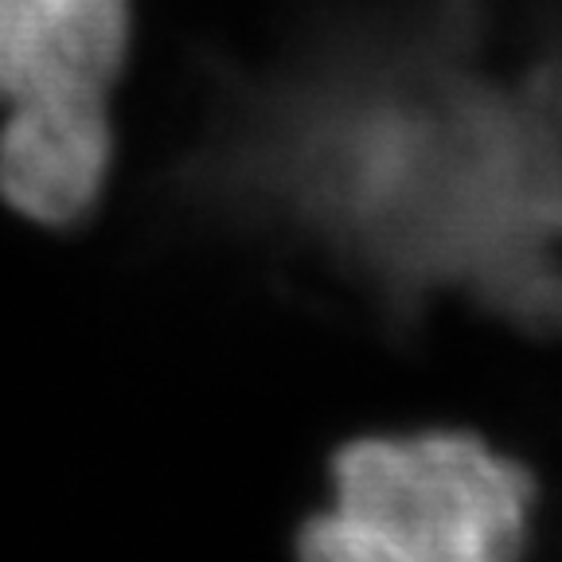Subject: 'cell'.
Segmentation results:
<instances>
[{"instance_id": "6da1fadb", "label": "cell", "mask_w": 562, "mask_h": 562, "mask_svg": "<svg viewBox=\"0 0 562 562\" xmlns=\"http://www.w3.org/2000/svg\"><path fill=\"white\" fill-rule=\"evenodd\" d=\"M207 215L411 325L438 301L562 336V24L403 0L215 70L180 165Z\"/></svg>"}, {"instance_id": "7a4b0ae2", "label": "cell", "mask_w": 562, "mask_h": 562, "mask_svg": "<svg viewBox=\"0 0 562 562\" xmlns=\"http://www.w3.org/2000/svg\"><path fill=\"white\" fill-rule=\"evenodd\" d=\"M536 473L469 430H379L328 461L325 501L305 516L297 562H524Z\"/></svg>"}, {"instance_id": "3957f363", "label": "cell", "mask_w": 562, "mask_h": 562, "mask_svg": "<svg viewBox=\"0 0 562 562\" xmlns=\"http://www.w3.org/2000/svg\"><path fill=\"white\" fill-rule=\"evenodd\" d=\"M130 40L133 0H0V102L110 105Z\"/></svg>"}, {"instance_id": "277c9868", "label": "cell", "mask_w": 562, "mask_h": 562, "mask_svg": "<svg viewBox=\"0 0 562 562\" xmlns=\"http://www.w3.org/2000/svg\"><path fill=\"white\" fill-rule=\"evenodd\" d=\"M114 157L110 105L4 110L0 200L35 227H82L110 188Z\"/></svg>"}]
</instances>
